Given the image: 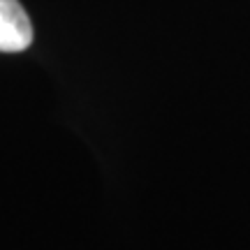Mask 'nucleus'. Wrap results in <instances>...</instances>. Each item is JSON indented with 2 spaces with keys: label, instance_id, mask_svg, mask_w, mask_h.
Masks as SVG:
<instances>
[{
  "label": "nucleus",
  "instance_id": "1",
  "mask_svg": "<svg viewBox=\"0 0 250 250\" xmlns=\"http://www.w3.org/2000/svg\"><path fill=\"white\" fill-rule=\"evenodd\" d=\"M33 42V23L19 0H0V51L17 54Z\"/></svg>",
  "mask_w": 250,
  "mask_h": 250
}]
</instances>
